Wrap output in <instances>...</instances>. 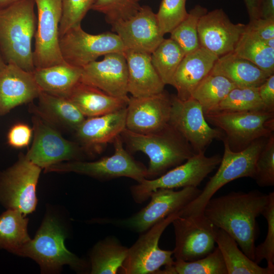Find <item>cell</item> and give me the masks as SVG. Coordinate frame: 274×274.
I'll use <instances>...</instances> for the list:
<instances>
[{
	"mask_svg": "<svg viewBox=\"0 0 274 274\" xmlns=\"http://www.w3.org/2000/svg\"><path fill=\"white\" fill-rule=\"evenodd\" d=\"M269 200V193L257 190L232 192L211 198L204 207L203 214L215 227L231 236L254 261L256 218L262 215Z\"/></svg>",
	"mask_w": 274,
	"mask_h": 274,
	"instance_id": "obj_1",
	"label": "cell"
},
{
	"mask_svg": "<svg viewBox=\"0 0 274 274\" xmlns=\"http://www.w3.org/2000/svg\"><path fill=\"white\" fill-rule=\"evenodd\" d=\"M34 0H18L0 8V49L7 63L33 72L32 50L37 18Z\"/></svg>",
	"mask_w": 274,
	"mask_h": 274,
	"instance_id": "obj_2",
	"label": "cell"
},
{
	"mask_svg": "<svg viewBox=\"0 0 274 274\" xmlns=\"http://www.w3.org/2000/svg\"><path fill=\"white\" fill-rule=\"evenodd\" d=\"M120 135L131 151H141L149 157L147 178L163 175L195 154L189 143L169 124L159 131L148 134L125 128Z\"/></svg>",
	"mask_w": 274,
	"mask_h": 274,
	"instance_id": "obj_3",
	"label": "cell"
},
{
	"mask_svg": "<svg viewBox=\"0 0 274 274\" xmlns=\"http://www.w3.org/2000/svg\"><path fill=\"white\" fill-rule=\"evenodd\" d=\"M261 138L253 142L245 149L235 151L231 149L224 139V153L215 174L210 178L200 194L179 212L182 217L197 216L203 214L208 201L226 184L244 177L254 178L255 164L265 143Z\"/></svg>",
	"mask_w": 274,
	"mask_h": 274,
	"instance_id": "obj_4",
	"label": "cell"
},
{
	"mask_svg": "<svg viewBox=\"0 0 274 274\" xmlns=\"http://www.w3.org/2000/svg\"><path fill=\"white\" fill-rule=\"evenodd\" d=\"M65 235L58 221L52 216H46L34 238L23 245L15 254L33 259L43 273L58 271L64 265L83 269V261L66 248Z\"/></svg>",
	"mask_w": 274,
	"mask_h": 274,
	"instance_id": "obj_5",
	"label": "cell"
},
{
	"mask_svg": "<svg viewBox=\"0 0 274 274\" xmlns=\"http://www.w3.org/2000/svg\"><path fill=\"white\" fill-rule=\"evenodd\" d=\"M206 119L225 135L231 150H243L253 142L268 138L274 130V112L219 111L204 115Z\"/></svg>",
	"mask_w": 274,
	"mask_h": 274,
	"instance_id": "obj_6",
	"label": "cell"
},
{
	"mask_svg": "<svg viewBox=\"0 0 274 274\" xmlns=\"http://www.w3.org/2000/svg\"><path fill=\"white\" fill-rule=\"evenodd\" d=\"M115 152L110 156L91 162L81 160L60 162L45 168V172H73L100 180L125 177L140 183L147 178V168L125 150L121 135L113 142Z\"/></svg>",
	"mask_w": 274,
	"mask_h": 274,
	"instance_id": "obj_7",
	"label": "cell"
},
{
	"mask_svg": "<svg viewBox=\"0 0 274 274\" xmlns=\"http://www.w3.org/2000/svg\"><path fill=\"white\" fill-rule=\"evenodd\" d=\"M221 158L219 155L207 157L204 152L195 153L184 163L159 177L150 180L146 178L131 186L132 198L136 203H141L150 197L153 191L158 189L197 187L220 164Z\"/></svg>",
	"mask_w": 274,
	"mask_h": 274,
	"instance_id": "obj_8",
	"label": "cell"
},
{
	"mask_svg": "<svg viewBox=\"0 0 274 274\" xmlns=\"http://www.w3.org/2000/svg\"><path fill=\"white\" fill-rule=\"evenodd\" d=\"M179 215V212L172 214L142 233L128 248L120 273L156 274L161 267L172 264L173 251L161 249L158 243L164 230Z\"/></svg>",
	"mask_w": 274,
	"mask_h": 274,
	"instance_id": "obj_9",
	"label": "cell"
},
{
	"mask_svg": "<svg viewBox=\"0 0 274 274\" xmlns=\"http://www.w3.org/2000/svg\"><path fill=\"white\" fill-rule=\"evenodd\" d=\"M41 168L21 154L18 161L0 176V199L9 209L24 216L36 209V187Z\"/></svg>",
	"mask_w": 274,
	"mask_h": 274,
	"instance_id": "obj_10",
	"label": "cell"
},
{
	"mask_svg": "<svg viewBox=\"0 0 274 274\" xmlns=\"http://www.w3.org/2000/svg\"><path fill=\"white\" fill-rule=\"evenodd\" d=\"M61 53L68 64L80 68L101 56L114 52L124 53L125 49L114 32L97 35L86 32L81 25L75 26L59 38Z\"/></svg>",
	"mask_w": 274,
	"mask_h": 274,
	"instance_id": "obj_11",
	"label": "cell"
},
{
	"mask_svg": "<svg viewBox=\"0 0 274 274\" xmlns=\"http://www.w3.org/2000/svg\"><path fill=\"white\" fill-rule=\"evenodd\" d=\"M171 98L169 124L189 143L195 153L204 152L215 139L223 140V132L209 125L197 100L193 98L182 100L177 95Z\"/></svg>",
	"mask_w": 274,
	"mask_h": 274,
	"instance_id": "obj_12",
	"label": "cell"
},
{
	"mask_svg": "<svg viewBox=\"0 0 274 274\" xmlns=\"http://www.w3.org/2000/svg\"><path fill=\"white\" fill-rule=\"evenodd\" d=\"M33 140L26 157L46 168L63 161L80 160L82 147L64 138L55 127L35 114L32 117Z\"/></svg>",
	"mask_w": 274,
	"mask_h": 274,
	"instance_id": "obj_13",
	"label": "cell"
},
{
	"mask_svg": "<svg viewBox=\"0 0 274 274\" xmlns=\"http://www.w3.org/2000/svg\"><path fill=\"white\" fill-rule=\"evenodd\" d=\"M38 19L34 38L33 59L35 68L67 63L59 45V26L61 17V0H34Z\"/></svg>",
	"mask_w": 274,
	"mask_h": 274,
	"instance_id": "obj_14",
	"label": "cell"
},
{
	"mask_svg": "<svg viewBox=\"0 0 274 274\" xmlns=\"http://www.w3.org/2000/svg\"><path fill=\"white\" fill-rule=\"evenodd\" d=\"M175 234L173 254L176 260L191 261L211 253L215 247L217 227L201 214L178 216L172 222Z\"/></svg>",
	"mask_w": 274,
	"mask_h": 274,
	"instance_id": "obj_15",
	"label": "cell"
},
{
	"mask_svg": "<svg viewBox=\"0 0 274 274\" xmlns=\"http://www.w3.org/2000/svg\"><path fill=\"white\" fill-rule=\"evenodd\" d=\"M195 187L179 191L160 188L153 191L148 204L131 217L120 220L117 224L132 231L143 233L169 215L178 212L201 192Z\"/></svg>",
	"mask_w": 274,
	"mask_h": 274,
	"instance_id": "obj_16",
	"label": "cell"
},
{
	"mask_svg": "<svg viewBox=\"0 0 274 274\" xmlns=\"http://www.w3.org/2000/svg\"><path fill=\"white\" fill-rule=\"evenodd\" d=\"M171 96L164 90L143 97H129L126 106V128L141 134L159 131L169 124Z\"/></svg>",
	"mask_w": 274,
	"mask_h": 274,
	"instance_id": "obj_17",
	"label": "cell"
},
{
	"mask_svg": "<svg viewBox=\"0 0 274 274\" xmlns=\"http://www.w3.org/2000/svg\"><path fill=\"white\" fill-rule=\"evenodd\" d=\"M111 26L125 50L151 54L164 39L156 15L148 6H141L130 18L115 22Z\"/></svg>",
	"mask_w": 274,
	"mask_h": 274,
	"instance_id": "obj_18",
	"label": "cell"
},
{
	"mask_svg": "<svg viewBox=\"0 0 274 274\" xmlns=\"http://www.w3.org/2000/svg\"><path fill=\"white\" fill-rule=\"evenodd\" d=\"M246 28L243 23H232L221 9L208 11L198 23L200 47L219 57L233 52Z\"/></svg>",
	"mask_w": 274,
	"mask_h": 274,
	"instance_id": "obj_19",
	"label": "cell"
},
{
	"mask_svg": "<svg viewBox=\"0 0 274 274\" xmlns=\"http://www.w3.org/2000/svg\"><path fill=\"white\" fill-rule=\"evenodd\" d=\"M127 67L124 53L107 54L82 68L80 81L107 94L128 100Z\"/></svg>",
	"mask_w": 274,
	"mask_h": 274,
	"instance_id": "obj_20",
	"label": "cell"
},
{
	"mask_svg": "<svg viewBox=\"0 0 274 274\" xmlns=\"http://www.w3.org/2000/svg\"><path fill=\"white\" fill-rule=\"evenodd\" d=\"M41 90L32 72L7 63L0 72V115L9 113L20 105L38 98Z\"/></svg>",
	"mask_w": 274,
	"mask_h": 274,
	"instance_id": "obj_21",
	"label": "cell"
},
{
	"mask_svg": "<svg viewBox=\"0 0 274 274\" xmlns=\"http://www.w3.org/2000/svg\"><path fill=\"white\" fill-rule=\"evenodd\" d=\"M126 107L115 112L86 118L76 131L84 149L99 148L113 142L126 128Z\"/></svg>",
	"mask_w": 274,
	"mask_h": 274,
	"instance_id": "obj_22",
	"label": "cell"
},
{
	"mask_svg": "<svg viewBox=\"0 0 274 274\" xmlns=\"http://www.w3.org/2000/svg\"><path fill=\"white\" fill-rule=\"evenodd\" d=\"M218 58L201 47L185 55L173 78L172 86L177 90V96L182 100L191 98L195 89L210 73Z\"/></svg>",
	"mask_w": 274,
	"mask_h": 274,
	"instance_id": "obj_23",
	"label": "cell"
},
{
	"mask_svg": "<svg viewBox=\"0 0 274 274\" xmlns=\"http://www.w3.org/2000/svg\"><path fill=\"white\" fill-rule=\"evenodd\" d=\"M127 91L132 96L143 97L162 92L164 84L154 68L151 54L126 49Z\"/></svg>",
	"mask_w": 274,
	"mask_h": 274,
	"instance_id": "obj_24",
	"label": "cell"
},
{
	"mask_svg": "<svg viewBox=\"0 0 274 274\" xmlns=\"http://www.w3.org/2000/svg\"><path fill=\"white\" fill-rule=\"evenodd\" d=\"M38 106L30 109L52 126H58L76 131L86 119L77 107L67 98L41 91L38 97Z\"/></svg>",
	"mask_w": 274,
	"mask_h": 274,
	"instance_id": "obj_25",
	"label": "cell"
},
{
	"mask_svg": "<svg viewBox=\"0 0 274 274\" xmlns=\"http://www.w3.org/2000/svg\"><path fill=\"white\" fill-rule=\"evenodd\" d=\"M210 74L223 76L237 87H258L270 76L233 52L219 57Z\"/></svg>",
	"mask_w": 274,
	"mask_h": 274,
	"instance_id": "obj_26",
	"label": "cell"
},
{
	"mask_svg": "<svg viewBox=\"0 0 274 274\" xmlns=\"http://www.w3.org/2000/svg\"><path fill=\"white\" fill-rule=\"evenodd\" d=\"M66 98L87 117L100 116L119 110L126 107L128 101L111 96L81 81Z\"/></svg>",
	"mask_w": 274,
	"mask_h": 274,
	"instance_id": "obj_27",
	"label": "cell"
},
{
	"mask_svg": "<svg viewBox=\"0 0 274 274\" xmlns=\"http://www.w3.org/2000/svg\"><path fill=\"white\" fill-rule=\"evenodd\" d=\"M34 79L40 89L54 95L66 98L80 81L82 68L68 63L35 68Z\"/></svg>",
	"mask_w": 274,
	"mask_h": 274,
	"instance_id": "obj_28",
	"label": "cell"
},
{
	"mask_svg": "<svg viewBox=\"0 0 274 274\" xmlns=\"http://www.w3.org/2000/svg\"><path fill=\"white\" fill-rule=\"evenodd\" d=\"M215 242L226 268L227 274H273L274 269L262 267L238 248L236 241L223 230L217 228Z\"/></svg>",
	"mask_w": 274,
	"mask_h": 274,
	"instance_id": "obj_29",
	"label": "cell"
},
{
	"mask_svg": "<svg viewBox=\"0 0 274 274\" xmlns=\"http://www.w3.org/2000/svg\"><path fill=\"white\" fill-rule=\"evenodd\" d=\"M128 248L113 236L100 241L90 255L91 273L115 274L126 258Z\"/></svg>",
	"mask_w": 274,
	"mask_h": 274,
	"instance_id": "obj_30",
	"label": "cell"
},
{
	"mask_svg": "<svg viewBox=\"0 0 274 274\" xmlns=\"http://www.w3.org/2000/svg\"><path fill=\"white\" fill-rule=\"evenodd\" d=\"M251 61L269 75L274 73V48L247 30L243 34L233 51Z\"/></svg>",
	"mask_w": 274,
	"mask_h": 274,
	"instance_id": "obj_31",
	"label": "cell"
},
{
	"mask_svg": "<svg viewBox=\"0 0 274 274\" xmlns=\"http://www.w3.org/2000/svg\"><path fill=\"white\" fill-rule=\"evenodd\" d=\"M28 219L18 211L9 209L0 216V248L16 253L30 238Z\"/></svg>",
	"mask_w": 274,
	"mask_h": 274,
	"instance_id": "obj_32",
	"label": "cell"
},
{
	"mask_svg": "<svg viewBox=\"0 0 274 274\" xmlns=\"http://www.w3.org/2000/svg\"><path fill=\"white\" fill-rule=\"evenodd\" d=\"M237 87L225 77L209 74L194 90L191 98L201 105L204 114L214 112L229 92Z\"/></svg>",
	"mask_w": 274,
	"mask_h": 274,
	"instance_id": "obj_33",
	"label": "cell"
},
{
	"mask_svg": "<svg viewBox=\"0 0 274 274\" xmlns=\"http://www.w3.org/2000/svg\"><path fill=\"white\" fill-rule=\"evenodd\" d=\"M185 55L181 47L171 38H164L151 54L152 63L165 85H172L175 73Z\"/></svg>",
	"mask_w": 274,
	"mask_h": 274,
	"instance_id": "obj_34",
	"label": "cell"
},
{
	"mask_svg": "<svg viewBox=\"0 0 274 274\" xmlns=\"http://www.w3.org/2000/svg\"><path fill=\"white\" fill-rule=\"evenodd\" d=\"M156 274H227L222 255L218 247L200 259L186 261L176 260Z\"/></svg>",
	"mask_w": 274,
	"mask_h": 274,
	"instance_id": "obj_35",
	"label": "cell"
},
{
	"mask_svg": "<svg viewBox=\"0 0 274 274\" xmlns=\"http://www.w3.org/2000/svg\"><path fill=\"white\" fill-rule=\"evenodd\" d=\"M207 12L208 10L206 8L200 5H196L170 33V38L179 44L185 55L200 47L197 26L200 17Z\"/></svg>",
	"mask_w": 274,
	"mask_h": 274,
	"instance_id": "obj_36",
	"label": "cell"
},
{
	"mask_svg": "<svg viewBox=\"0 0 274 274\" xmlns=\"http://www.w3.org/2000/svg\"><path fill=\"white\" fill-rule=\"evenodd\" d=\"M262 110H266L259 96L258 87H235L229 92L213 112Z\"/></svg>",
	"mask_w": 274,
	"mask_h": 274,
	"instance_id": "obj_37",
	"label": "cell"
},
{
	"mask_svg": "<svg viewBox=\"0 0 274 274\" xmlns=\"http://www.w3.org/2000/svg\"><path fill=\"white\" fill-rule=\"evenodd\" d=\"M141 7L134 0H96L91 9L104 14L107 22L111 25L130 18Z\"/></svg>",
	"mask_w": 274,
	"mask_h": 274,
	"instance_id": "obj_38",
	"label": "cell"
},
{
	"mask_svg": "<svg viewBox=\"0 0 274 274\" xmlns=\"http://www.w3.org/2000/svg\"><path fill=\"white\" fill-rule=\"evenodd\" d=\"M269 194V202L262 213L267 221V234L264 241L255 246L254 261L258 264L265 259L267 266L274 269V192Z\"/></svg>",
	"mask_w": 274,
	"mask_h": 274,
	"instance_id": "obj_39",
	"label": "cell"
},
{
	"mask_svg": "<svg viewBox=\"0 0 274 274\" xmlns=\"http://www.w3.org/2000/svg\"><path fill=\"white\" fill-rule=\"evenodd\" d=\"M187 0H162L156 14L161 33H170L187 16Z\"/></svg>",
	"mask_w": 274,
	"mask_h": 274,
	"instance_id": "obj_40",
	"label": "cell"
},
{
	"mask_svg": "<svg viewBox=\"0 0 274 274\" xmlns=\"http://www.w3.org/2000/svg\"><path fill=\"white\" fill-rule=\"evenodd\" d=\"M62 14L59 26V38L70 29L81 24L96 0H61Z\"/></svg>",
	"mask_w": 274,
	"mask_h": 274,
	"instance_id": "obj_41",
	"label": "cell"
},
{
	"mask_svg": "<svg viewBox=\"0 0 274 274\" xmlns=\"http://www.w3.org/2000/svg\"><path fill=\"white\" fill-rule=\"evenodd\" d=\"M253 179L260 187L274 185V135L266 140L255 164Z\"/></svg>",
	"mask_w": 274,
	"mask_h": 274,
	"instance_id": "obj_42",
	"label": "cell"
},
{
	"mask_svg": "<svg viewBox=\"0 0 274 274\" xmlns=\"http://www.w3.org/2000/svg\"><path fill=\"white\" fill-rule=\"evenodd\" d=\"M33 130L28 125L17 123L13 125L8 134L9 144L16 148H21L28 145Z\"/></svg>",
	"mask_w": 274,
	"mask_h": 274,
	"instance_id": "obj_43",
	"label": "cell"
},
{
	"mask_svg": "<svg viewBox=\"0 0 274 274\" xmlns=\"http://www.w3.org/2000/svg\"><path fill=\"white\" fill-rule=\"evenodd\" d=\"M246 29L261 39L266 41L274 38V19H250Z\"/></svg>",
	"mask_w": 274,
	"mask_h": 274,
	"instance_id": "obj_44",
	"label": "cell"
},
{
	"mask_svg": "<svg viewBox=\"0 0 274 274\" xmlns=\"http://www.w3.org/2000/svg\"><path fill=\"white\" fill-rule=\"evenodd\" d=\"M258 93L266 111L274 112V75L269 76L258 87Z\"/></svg>",
	"mask_w": 274,
	"mask_h": 274,
	"instance_id": "obj_45",
	"label": "cell"
},
{
	"mask_svg": "<svg viewBox=\"0 0 274 274\" xmlns=\"http://www.w3.org/2000/svg\"><path fill=\"white\" fill-rule=\"evenodd\" d=\"M258 18L274 19V0H256Z\"/></svg>",
	"mask_w": 274,
	"mask_h": 274,
	"instance_id": "obj_46",
	"label": "cell"
},
{
	"mask_svg": "<svg viewBox=\"0 0 274 274\" xmlns=\"http://www.w3.org/2000/svg\"><path fill=\"white\" fill-rule=\"evenodd\" d=\"M250 19L258 18L256 0H244Z\"/></svg>",
	"mask_w": 274,
	"mask_h": 274,
	"instance_id": "obj_47",
	"label": "cell"
},
{
	"mask_svg": "<svg viewBox=\"0 0 274 274\" xmlns=\"http://www.w3.org/2000/svg\"><path fill=\"white\" fill-rule=\"evenodd\" d=\"M18 0H0V8L5 7Z\"/></svg>",
	"mask_w": 274,
	"mask_h": 274,
	"instance_id": "obj_48",
	"label": "cell"
},
{
	"mask_svg": "<svg viewBox=\"0 0 274 274\" xmlns=\"http://www.w3.org/2000/svg\"><path fill=\"white\" fill-rule=\"evenodd\" d=\"M7 63L6 62L3 54L2 53L1 49H0V72L5 67Z\"/></svg>",
	"mask_w": 274,
	"mask_h": 274,
	"instance_id": "obj_49",
	"label": "cell"
},
{
	"mask_svg": "<svg viewBox=\"0 0 274 274\" xmlns=\"http://www.w3.org/2000/svg\"><path fill=\"white\" fill-rule=\"evenodd\" d=\"M266 45L270 48H274V38L264 41Z\"/></svg>",
	"mask_w": 274,
	"mask_h": 274,
	"instance_id": "obj_50",
	"label": "cell"
},
{
	"mask_svg": "<svg viewBox=\"0 0 274 274\" xmlns=\"http://www.w3.org/2000/svg\"><path fill=\"white\" fill-rule=\"evenodd\" d=\"M134 1H135L136 2L139 3V2L141 1H144V0H134Z\"/></svg>",
	"mask_w": 274,
	"mask_h": 274,
	"instance_id": "obj_51",
	"label": "cell"
}]
</instances>
